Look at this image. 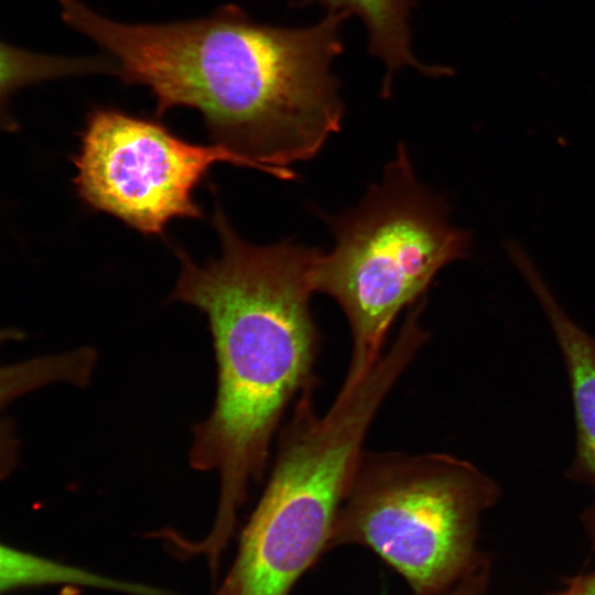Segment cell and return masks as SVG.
<instances>
[{
  "instance_id": "6da1fadb",
  "label": "cell",
  "mask_w": 595,
  "mask_h": 595,
  "mask_svg": "<svg viewBox=\"0 0 595 595\" xmlns=\"http://www.w3.org/2000/svg\"><path fill=\"white\" fill-rule=\"evenodd\" d=\"M65 23L93 40L127 84L147 86L160 116L196 109L213 139L251 169L295 177L339 130L343 104L331 65L343 51L347 14L288 29L251 20L235 6L170 23H122L80 0H58Z\"/></svg>"
},
{
  "instance_id": "7a4b0ae2",
  "label": "cell",
  "mask_w": 595,
  "mask_h": 595,
  "mask_svg": "<svg viewBox=\"0 0 595 595\" xmlns=\"http://www.w3.org/2000/svg\"><path fill=\"white\" fill-rule=\"evenodd\" d=\"M213 225L219 257L197 264L177 249L181 272L171 299L201 310L214 340L217 393L209 416L193 429L190 464L220 478L214 524L194 543L219 562L285 407L312 379L317 334L309 302L321 251L289 241L250 244L219 206Z\"/></svg>"
},
{
  "instance_id": "277c9868",
  "label": "cell",
  "mask_w": 595,
  "mask_h": 595,
  "mask_svg": "<svg viewBox=\"0 0 595 595\" xmlns=\"http://www.w3.org/2000/svg\"><path fill=\"white\" fill-rule=\"evenodd\" d=\"M498 497L479 468L447 454L361 452L328 549L363 545L414 595H444L489 562L476 545L478 523Z\"/></svg>"
},
{
  "instance_id": "5b68a950",
  "label": "cell",
  "mask_w": 595,
  "mask_h": 595,
  "mask_svg": "<svg viewBox=\"0 0 595 595\" xmlns=\"http://www.w3.org/2000/svg\"><path fill=\"white\" fill-rule=\"evenodd\" d=\"M380 404L368 386L342 390L323 415L314 413L306 396L299 401L269 484L215 595H289L328 550L363 440Z\"/></svg>"
},
{
  "instance_id": "3957f363",
  "label": "cell",
  "mask_w": 595,
  "mask_h": 595,
  "mask_svg": "<svg viewBox=\"0 0 595 595\" xmlns=\"http://www.w3.org/2000/svg\"><path fill=\"white\" fill-rule=\"evenodd\" d=\"M325 219L335 245L321 251L314 292L332 296L348 320L349 386L380 358L399 312L419 300L441 268L468 255L470 231L450 223L444 198L419 182L404 144L357 207Z\"/></svg>"
},
{
  "instance_id": "8992f818",
  "label": "cell",
  "mask_w": 595,
  "mask_h": 595,
  "mask_svg": "<svg viewBox=\"0 0 595 595\" xmlns=\"http://www.w3.org/2000/svg\"><path fill=\"white\" fill-rule=\"evenodd\" d=\"M217 162L250 167L219 144L191 143L154 120L96 107L74 158V185L90 208L144 235H162L175 218L202 217L193 193Z\"/></svg>"
},
{
  "instance_id": "9c48e42d",
  "label": "cell",
  "mask_w": 595,
  "mask_h": 595,
  "mask_svg": "<svg viewBox=\"0 0 595 595\" xmlns=\"http://www.w3.org/2000/svg\"><path fill=\"white\" fill-rule=\"evenodd\" d=\"M53 585L104 588L128 595L167 594L162 588L111 578L0 542V595Z\"/></svg>"
},
{
  "instance_id": "8fae6325",
  "label": "cell",
  "mask_w": 595,
  "mask_h": 595,
  "mask_svg": "<svg viewBox=\"0 0 595 595\" xmlns=\"http://www.w3.org/2000/svg\"><path fill=\"white\" fill-rule=\"evenodd\" d=\"M332 12L355 13L369 33L370 47L396 71L404 65L423 68L428 74H444V68H430L418 63L410 51L409 12L411 0H318Z\"/></svg>"
},
{
  "instance_id": "4fadbf2b",
  "label": "cell",
  "mask_w": 595,
  "mask_h": 595,
  "mask_svg": "<svg viewBox=\"0 0 595 595\" xmlns=\"http://www.w3.org/2000/svg\"><path fill=\"white\" fill-rule=\"evenodd\" d=\"M576 595H595V569L585 574L576 575Z\"/></svg>"
},
{
  "instance_id": "7c38bea8",
  "label": "cell",
  "mask_w": 595,
  "mask_h": 595,
  "mask_svg": "<svg viewBox=\"0 0 595 595\" xmlns=\"http://www.w3.org/2000/svg\"><path fill=\"white\" fill-rule=\"evenodd\" d=\"M489 562L485 563L459 581L444 595H484L489 583Z\"/></svg>"
},
{
  "instance_id": "30bf717a",
  "label": "cell",
  "mask_w": 595,
  "mask_h": 595,
  "mask_svg": "<svg viewBox=\"0 0 595 595\" xmlns=\"http://www.w3.org/2000/svg\"><path fill=\"white\" fill-rule=\"evenodd\" d=\"M110 56L65 57L26 51L0 40V130L14 131L8 110L10 97L28 86L67 76L107 73L116 75Z\"/></svg>"
},
{
  "instance_id": "ba28073f",
  "label": "cell",
  "mask_w": 595,
  "mask_h": 595,
  "mask_svg": "<svg viewBox=\"0 0 595 595\" xmlns=\"http://www.w3.org/2000/svg\"><path fill=\"white\" fill-rule=\"evenodd\" d=\"M95 353L79 348L0 366V480L11 474L18 459V440L8 408L22 397L54 383L84 386L88 382Z\"/></svg>"
},
{
  "instance_id": "52a82bcc",
  "label": "cell",
  "mask_w": 595,
  "mask_h": 595,
  "mask_svg": "<svg viewBox=\"0 0 595 595\" xmlns=\"http://www.w3.org/2000/svg\"><path fill=\"white\" fill-rule=\"evenodd\" d=\"M504 250L543 310L565 365L576 426L575 457L569 475L595 493V338L565 313L520 241L509 238ZM583 521L595 548V498Z\"/></svg>"
}]
</instances>
